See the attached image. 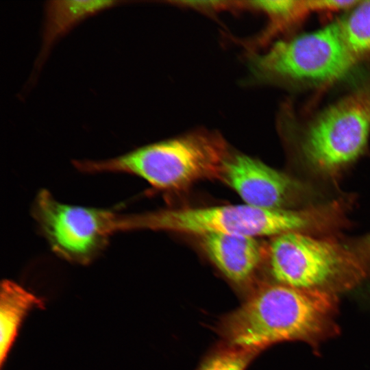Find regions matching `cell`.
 Masks as SVG:
<instances>
[{
    "label": "cell",
    "instance_id": "obj_15",
    "mask_svg": "<svg viewBox=\"0 0 370 370\" xmlns=\"http://www.w3.org/2000/svg\"><path fill=\"white\" fill-rule=\"evenodd\" d=\"M177 5L188 8L203 12L215 13L226 10H245L244 1H180L173 2Z\"/></svg>",
    "mask_w": 370,
    "mask_h": 370
},
{
    "label": "cell",
    "instance_id": "obj_11",
    "mask_svg": "<svg viewBox=\"0 0 370 370\" xmlns=\"http://www.w3.org/2000/svg\"><path fill=\"white\" fill-rule=\"evenodd\" d=\"M119 1H51L45 5L42 47L39 61L51 45L84 19L113 7Z\"/></svg>",
    "mask_w": 370,
    "mask_h": 370
},
{
    "label": "cell",
    "instance_id": "obj_3",
    "mask_svg": "<svg viewBox=\"0 0 370 370\" xmlns=\"http://www.w3.org/2000/svg\"><path fill=\"white\" fill-rule=\"evenodd\" d=\"M231 153L219 132L201 130L149 144L113 158L76 160L74 165L88 173L132 174L155 188L175 190L204 179H220Z\"/></svg>",
    "mask_w": 370,
    "mask_h": 370
},
{
    "label": "cell",
    "instance_id": "obj_5",
    "mask_svg": "<svg viewBox=\"0 0 370 370\" xmlns=\"http://www.w3.org/2000/svg\"><path fill=\"white\" fill-rule=\"evenodd\" d=\"M268 257L275 282L334 295L357 285L367 273L356 251L334 240L300 232L273 237Z\"/></svg>",
    "mask_w": 370,
    "mask_h": 370
},
{
    "label": "cell",
    "instance_id": "obj_12",
    "mask_svg": "<svg viewBox=\"0 0 370 370\" xmlns=\"http://www.w3.org/2000/svg\"><path fill=\"white\" fill-rule=\"evenodd\" d=\"M245 10L259 11L268 18L263 32L251 42V47L262 45L303 20L312 12L309 1L269 0L245 1Z\"/></svg>",
    "mask_w": 370,
    "mask_h": 370
},
{
    "label": "cell",
    "instance_id": "obj_14",
    "mask_svg": "<svg viewBox=\"0 0 370 370\" xmlns=\"http://www.w3.org/2000/svg\"><path fill=\"white\" fill-rule=\"evenodd\" d=\"M258 351L228 347L208 358L198 370H245Z\"/></svg>",
    "mask_w": 370,
    "mask_h": 370
},
{
    "label": "cell",
    "instance_id": "obj_7",
    "mask_svg": "<svg viewBox=\"0 0 370 370\" xmlns=\"http://www.w3.org/2000/svg\"><path fill=\"white\" fill-rule=\"evenodd\" d=\"M32 214L54 253L72 262L92 261L117 232L116 212L63 204L45 189L36 197Z\"/></svg>",
    "mask_w": 370,
    "mask_h": 370
},
{
    "label": "cell",
    "instance_id": "obj_10",
    "mask_svg": "<svg viewBox=\"0 0 370 370\" xmlns=\"http://www.w3.org/2000/svg\"><path fill=\"white\" fill-rule=\"evenodd\" d=\"M42 301L17 283L3 280L0 292V363L3 367L27 313Z\"/></svg>",
    "mask_w": 370,
    "mask_h": 370
},
{
    "label": "cell",
    "instance_id": "obj_6",
    "mask_svg": "<svg viewBox=\"0 0 370 370\" xmlns=\"http://www.w3.org/2000/svg\"><path fill=\"white\" fill-rule=\"evenodd\" d=\"M369 133L370 78L306 125L301 150L313 167L334 173L362 153Z\"/></svg>",
    "mask_w": 370,
    "mask_h": 370
},
{
    "label": "cell",
    "instance_id": "obj_17",
    "mask_svg": "<svg viewBox=\"0 0 370 370\" xmlns=\"http://www.w3.org/2000/svg\"><path fill=\"white\" fill-rule=\"evenodd\" d=\"M358 251L359 252L357 254L360 256L362 255V257L367 256L368 258H370V234L365 237L360 242Z\"/></svg>",
    "mask_w": 370,
    "mask_h": 370
},
{
    "label": "cell",
    "instance_id": "obj_13",
    "mask_svg": "<svg viewBox=\"0 0 370 370\" xmlns=\"http://www.w3.org/2000/svg\"><path fill=\"white\" fill-rule=\"evenodd\" d=\"M339 23L343 40L359 60L370 55V0L358 2Z\"/></svg>",
    "mask_w": 370,
    "mask_h": 370
},
{
    "label": "cell",
    "instance_id": "obj_2",
    "mask_svg": "<svg viewBox=\"0 0 370 370\" xmlns=\"http://www.w3.org/2000/svg\"><path fill=\"white\" fill-rule=\"evenodd\" d=\"M334 213L328 204L301 209H262L245 204L166 209L134 214V230L190 234L273 237L290 232L329 230Z\"/></svg>",
    "mask_w": 370,
    "mask_h": 370
},
{
    "label": "cell",
    "instance_id": "obj_8",
    "mask_svg": "<svg viewBox=\"0 0 370 370\" xmlns=\"http://www.w3.org/2000/svg\"><path fill=\"white\" fill-rule=\"evenodd\" d=\"M220 179L245 204L262 209L289 208L304 193V186L297 180L240 153H231Z\"/></svg>",
    "mask_w": 370,
    "mask_h": 370
},
{
    "label": "cell",
    "instance_id": "obj_1",
    "mask_svg": "<svg viewBox=\"0 0 370 370\" xmlns=\"http://www.w3.org/2000/svg\"><path fill=\"white\" fill-rule=\"evenodd\" d=\"M336 295L280 283L260 286L220 325L229 347L260 352L283 341L315 343L336 330Z\"/></svg>",
    "mask_w": 370,
    "mask_h": 370
},
{
    "label": "cell",
    "instance_id": "obj_9",
    "mask_svg": "<svg viewBox=\"0 0 370 370\" xmlns=\"http://www.w3.org/2000/svg\"><path fill=\"white\" fill-rule=\"evenodd\" d=\"M199 238L210 260L228 280L236 284L249 280L263 258L262 247L256 238L219 234Z\"/></svg>",
    "mask_w": 370,
    "mask_h": 370
},
{
    "label": "cell",
    "instance_id": "obj_16",
    "mask_svg": "<svg viewBox=\"0 0 370 370\" xmlns=\"http://www.w3.org/2000/svg\"><path fill=\"white\" fill-rule=\"evenodd\" d=\"M358 1L312 0V12L340 11L353 8Z\"/></svg>",
    "mask_w": 370,
    "mask_h": 370
},
{
    "label": "cell",
    "instance_id": "obj_4",
    "mask_svg": "<svg viewBox=\"0 0 370 370\" xmlns=\"http://www.w3.org/2000/svg\"><path fill=\"white\" fill-rule=\"evenodd\" d=\"M358 61L348 49L338 23L278 41L262 53L247 54L251 83L284 86L336 82L349 74Z\"/></svg>",
    "mask_w": 370,
    "mask_h": 370
}]
</instances>
